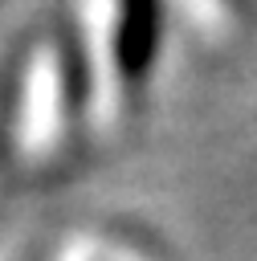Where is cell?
<instances>
[{"instance_id":"cell-1","label":"cell","mask_w":257,"mask_h":261,"mask_svg":"<svg viewBox=\"0 0 257 261\" xmlns=\"http://www.w3.org/2000/svg\"><path fill=\"white\" fill-rule=\"evenodd\" d=\"M82 110V86L78 69L65 45L37 41L12 77V102H8V139L12 151L29 163L49 159L65 139V118Z\"/></svg>"},{"instance_id":"cell-2","label":"cell","mask_w":257,"mask_h":261,"mask_svg":"<svg viewBox=\"0 0 257 261\" xmlns=\"http://www.w3.org/2000/svg\"><path fill=\"white\" fill-rule=\"evenodd\" d=\"M159 29H163V4L159 0H114L110 12V41L122 86H143L155 53H159Z\"/></svg>"}]
</instances>
